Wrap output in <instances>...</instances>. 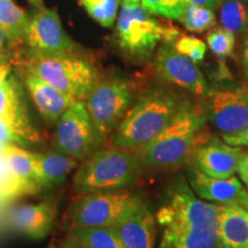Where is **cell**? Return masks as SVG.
<instances>
[{
	"label": "cell",
	"mask_w": 248,
	"mask_h": 248,
	"mask_svg": "<svg viewBox=\"0 0 248 248\" xmlns=\"http://www.w3.org/2000/svg\"><path fill=\"white\" fill-rule=\"evenodd\" d=\"M219 23L223 29L234 35H243L248 31L247 0H219Z\"/></svg>",
	"instance_id": "obj_23"
},
{
	"label": "cell",
	"mask_w": 248,
	"mask_h": 248,
	"mask_svg": "<svg viewBox=\"0 0 248 248\" xmlns=\"http://www.w3.org/2000/svg\"><path fill=\"white\" fill-rule=\"evenodd\" d=\"M141 6L146 12L150 14H157V9H159L161 0H140Z\"/></svg>",
	"instance_id": "obj_36"
},
{
	"label": "cell",
	"mask_w": 248,
	"mask_h": 248,
	"mask_svg": "<svg viewBox=\"0 0 248 248\" xmlns=\"http://www.w3.org/2000/svg\"><path fill=\"white\" fill-rule=\"evenodd\" d=\"M84 101L100 146L111 137L132 106V85L119 76L100 78Z\"/></svg>",
	"instance_id": "obj_6"
},
{
	"label": "cell",
	"mask_w": 248,
	"mask_h": 248,
	"mask_svg": "<svg viewBox=\"0 0 248 248\" xmlns=\"http://www.w3.org/2000/svg\"><path fill=\"white\" fill-rule=\"evenodd\" d=\"M238 172H239V177L241 179V182L244 183V185L246 186L248 191V152H245L244 156L241 157Z\"/></svg>",
	"instance_id": "obj_32"
},
{
	"label": "cell",
	"mask_w": 248,
	"mask_h": 248,
	"mask_svg": "<svg viewBox=\"0 0 248 248\" xmlns=\"http://www.w3.org/2000/svg\"><path fill=\"white\" fill-rule=\"evenodd\" d=\"M55 150L77 161L89 157L99 147L85 101L77 100L55 124Z\"/></svg>",
	"instance_id": "obj_9"
},
{
	"label": "cell",
	"mask_w": 248,
	"mask_h": 248,
	"mask_svg": "<svg viewBox=\"0 0 248 248\" xmlns=\"http://www.w3.org/2000/svg\"><path fill=\"white\" fill-rule=\"evenodd\" d=\"M223 140L226 144L232 145V146L248 147V126L241 132L235 133V135H224L223 136Z\"/></svg>",
	"instance_id": "obj_31"
},
{
	"label": "cell",
	"mask_w": 248,
	"mask_h": 248,
	"mask_svg": "<svg viewBox=\"0 0 248 248\" xmlns=\"http://www.w3.org/2000/svg\"><path fill=\"white\" fill-rule=\"evenodd\" d=\"M5 60H4V55L1 54V52H0V63H1V62H4Z\"/></svg>",
	"instance_id": "obj_42"
},
{
	"label": "cell",
	"mask_w": 248,
	"mask_h": 248,
	"mask_svg": "<svg viewBox=\"0 0 248 248\" xmlns=\"http://www.w3.org/2000/svg\"><path fill=\"white\" fill-rule=\"evenodd\" d=\"M155 219L161 228L159 248H222L217 204L197 197L184 176L167 186Z\"/></svg>",
	"instance_id": "obj_1"
},
{
	"label": "cell",
	"mask_w": 248,
	"mask_h": 248,
	"mask_svg": "<svg viewBox=\"0 0 248 248\" xmlns=\"http://www.w3.org/2000/svg\"><path fill=\"white\" fill-rule=\"evenodd\" d=\"M9 144L26 148L32 142L18 126L0 117V146Z\"/></svg>",
	"instance_id": "obj_29"
},
{
	"label": "cell",
	"mask_w": 248,
	"mask_h": 248,
	"mask_svg": "<svg viewBox=\"0 0 248 248\" xmlns=\"http://www.w3.org/2000/svg\"><path fill=\"white\" fill-rule=\"evenodd\" d=\"M157 78L197 95L208 97V83L194 62L178 53L172 44L162 43L154 59Z\"/></svg>",
	"instance_id": "obj_10"
},
{
	"label": "cell",
	"mask_w": 248,
	"mask_h": 248,
	"mask_svg": "<svg viewBox=\"0 0 248 248\" xmlns=\"http://www.w3.org/2000/svg\"><path fill=\"white\" fill-rule=\"evenodd\" d=\"M22 68L76 100H85L100 79L97 67L79 54H43L28 49Z\"/></svg>",
	"instance_id": "obj_5"
},
{
	"label": "cell",
	"mask_w": 248,
	"mask_h": 248,
	"mask_svg": "<svg viewBox=\"0 0 248 248\" xmlns=\"http://www.w3.org/2000/svg\"><path fill=\"white\" fill-rule=\"evenodd\" d=\"M208 120L224 135H235L248 126V88L210 92Z\"/></svg>",
	"instance_id": "obj_12"
},
{
	"label": "cell",
	"mask_w": 248,
	"mask_h": 248,
	"mask_svg": "<svg viewBox=\"0 0 248 248\" xmlns=\"http://www.w3.org/2000/svg\"><path fill=\"white\" fill-rule=\"evenodd\" d=\"M60 248H88V247H86L83 243H80L78 239H76L74 235L68 233L66 239L63 240V243H62Z\"/></svg>",
	"instance_id": "obj_35"
},
{
	"label": "cell",
	"mask_w": 248,
	"mask_h": 248,
	"mask_svg": "<svg viewBox=\"0 0 248 248\" xmlns=\"http://www.w3.org/2000/svg\"><path fill=\"white\" fill-rule=\"evenodd\" d=\"M6 40H7V39H6V37H5V35H4V32H2V30L0 29V52L4 51Z\"/></svg>",
	"instance_id": "obj_39"
},
{
	"label": "cell",
	"mask_w": 248,
	"mask_h": 248,
	"mask_svg": "<svg viewBox=\"0 0 248 248\" xmlns=\"http://www.w3.org/2000/svg\"><path fill=\"white\" fill-rule=\"evenodd\" d=\"M245 151L224 140L210 137L195 147L187 164H192L210 177L229 178L238 172Z\"/></svg>",
	"instance_id": "obj_13"
},
{
	"label": "cell",
	"mask_w": 248,
	"mask_h": 248,
	"mask_svg": "<svg viewBox=\"0 0 248 248\" xmlns=\"http://www.w3.org/2000/svg\"><path fill=\"white\" fill-rule=\"evenodd\" d=\"M9 221L18 233L31 239H44L53 229L55 213L47 202L22 204L12 210Z\"/></svg>",
	"instance_id": "obj_18"
},
{
	"label": "cell",
	"mask_w": 248,
	"mask_h": 248,
	"mask_svg": "<svg viewBox=\"0 0 248 248\" xmlns=\"http://www.w3.org/2000/svg\"><path fill=\"white\" fill-rule=\"evenodd\" d=\"M185 178L197 197L216 204H238L247 191L235 175L229 178L210 177L192 164H187Z\"/></svg>",
	"instance_id": "obj_15"
},
{
	"label": "cell",
	"mask_w": 248,
	"mask_h": 248,
	"mask_svg": "<svg viewBox=\"0 0 248 248\" xmlns=\"http://www.w3.org/2000/svg\"><path fill=\"white\" fill-rule=\"evenodd\" d=\"M35 157L38 163L39 190H49L63 184L70 172L78 167V161L58 151L35 153Z\"/></svg>",
	"instance_id": "obj_21"
},
{
	"label": "cell",
	"mask_w": 248,
	"mask_h": 248,
	"mask_svg": "<svg viewBox=\"0 0 248 248\" xmlns=\"http://www.w3.org/2000/svg\"><path fill=\"white\" fill-rule=\"evenodd\" d=\"M24 42L29 49L38 53L79 54V47L63 29L55 9L38 8L30 18Z\"/></svg>",
	"instance_id": "obj_11"
},
{
	"label": "cell",
	"mask_w": 248,
	"mask_h": 248,
	"mask_svg": "<svg viewBox=\"0 0 248 248\" xmlns=\"http://www.w3.org/2000/svg\"><path fill=\"white\" fill-rule=\"evenodd\" d=\"M69 233L88 248H124L110 226H70Z\"/></svg>",
	"instance_id": "obj_24"
},
{
	"label": "cell",
	"mask_w": 248,
	"mask_h": 248,
	"mask_svg": "<svg viewBox=\"0 0 248 248\" xmlns=\"http://www.w3.org/2000/svg\"><path fill=\"white\" fill-rule=\"evenodd\" d=\"M0 117L18 126L32 144L42 141L28 114L23 82L14 73L0 85Z\"/></svg>",
	"instance_id": "obj_17"
},
{
	"label": "cell",
	"mask_w": 248,
	"mask_h": 248,
	"mask_svg": "<svg viewBox=\"0 0 248 248\" xmlns=\"http://www.w3.org/2000/svg\"><path fill=\"white\" fill-rule=\"evenodd\" d=\"M239 206L243 207V208H245L248 212V191L245 192V194L241 197V199L239 201Z\"/></svg>",
	"instance_id": "obj_38"
},
{
	"label": "cell",
	"mask_w": 248,
	"mask_h": 248,
	"mask_svg": "<svg viewBox=\"0 0 248 248\" xmlns=\"http://www.w3.org/2000/svg\"><path fill=\"white\" fill-rule=\"evenodd\" d=\"M22 82L40 116L48 125H55L62 114L77 101L24 68H22Z\"/></svg>",
	"instance_id": "obj_16"
},
{
	"label": "cell",
	"mask_w": 248,
	"mask_h": 248,
	"mask_svg": "<svg viewBox=\"0 0 248 248\" xmlns=\"http://www.w3.org/2000/svg\"><path fill=\"white\" fill-rule=\"evenodd\" d=\"M247 1H248V0H247Z\"/></svg>",
	"instance_id": "obj_44"
},
{
	"label": "cell",
	"mask_w": 248,
	"mask_h": 248,
	"mask_svg": "<svg viewBox=\"0 0 248 248\" xmlns=\"http://www.w3.org/2000/svg\"><path fill=\"white\" fill-rule=\"evenodd\" d=\"M207 102L186 99L168 128L136 152L142 168L170 170L187 163L198 145L207 140Z\"/></svg>",
	"instance_id": "obj_2"
},
{
	"label": "cell",
	"mask_w": 248,
	"mask_h": 248,
	"mask_svg": "<svg viewBox=\"0 0 248 248\" xmlns=\"http://www.w3.org/2000/svg\"><path fill=\"white\" fill-rule=\"evenodd\" d=\"M124 4H139L140 0H122Z\"/></svg>",
	"instance_id": "obj_41"
},
{
	"label": "cell",
	"mask_w": 248,
	"mask_h": 248,
	"mask_svg": "<svg viewBox=\"0 0 248 248\" xmlns=\"http://www.w3.org/2000/svg\"><path fill=\"white\" fill-rule=\"evenodd\" d=\"M29 1L32 4L33 6H36V7H43V0H29Z\"/></svg>",
	"instance_id": "obj_40"
},
{
	"label": "cell",
	"mask_w": 248,
	"mask_h": 248,
	"mask_svg": "<svg viewBox=\"0 0 248 248\" xmlns=\"http://www.w3.org/2000/svg\"><path fill=\"white\" fill-rule=\"evenodd\" d=\"M186 99L171 90H148L132 104L110 137L114 147L137 152L164 131Z\"/></svg>",
	"instance_id": "obj_3"
},
{
	"label": "cell",
	"mask_w": 248,
	"mask_h": 248,
	"mask_svg": "<svg viewBox=\"0 0 248 248\" xmlns=\"http://www.w3.org/2000/svg\"><path fill=\"white\" fill-rule=\"evenodd\" d=\"M241 67H243L244 75L248 82V31L245 36L243 49H241Z\"/></svg>",
	"instance_id": "obj_33"
},
{
	"label": "cell",
	"mask_w": 248,
	"mask_h": 248,
	"mask_svg": "<svg viewBox=\"0 0 248 248\" xmlns=\"http://www.w3.org/2000/svg\"><path fill=\"white\" fill-rule=\"evenodd\" d=\"M141 199L126 188L82 194L68 213L70 226H109Z\"/></svg>",
	"instance_id": "obj_7"
},
{
	"label": "cell",
	"mask_w": 248,
	"mask_h": 248,
	"mask_svg": "<svg viewBox=\"0 0 248 248\" xmlns=\"http://www.w3.org/2000/svg\"><path fill=\"white\" fill-rule=\"evenodd\" d=\"M88 14L95 22L105 28H110L116 20L117 0H78Z\"/></svg>",
	"instance_id": "obj_25"
},
{
	"label": "cell",
	"mask_w": 248,
	"mask_h": 248,
	"mask_svg": "<svg viewBox=\"0 0 248 248\" xmlns=\"http://www.w3.org/2000/svg\"><path fill=\"white\" fill-rule=\"evenodd\" d=\"M12 74V66L8 62H1L0 63V85L5 82L6 78Z\"/></svg>",
	"instance_id": "obj_37"
},
{
	"label": "cell",
	"mask_w": 248,
	"mask_h": 248,
	"mask_svg": "<svg viewBox=\"0 0 248 248\" xmlns=\"http://www.w3.org/2000/svg\"><path fill=\"white\" fill-rule=\"evenodd\" d=\"M119 47L130 58L151 57L161 42V23L139 4H124L116 26Z\"/></svg>",
	"instance_id": "obj_8"
},
{
	"label": "cell",
	"mask_w": 248,
	"mask_h": 248,
	"mask_svg": "<svg viewBox=\"0 0 248 248\" xmlns=\"http://www.w3.org/2000/svg\"><path fill=\"white\" fill-rule=\"evenodd\" d=\"M187 5V0H161L156 15L168 20L179 21Z\"/></svg>",
	"instance_id": "obj_30"
},
{
	"label": "cell",
	"mask_w": 248,
	"mask_h": 248,
	"mask_svg": "<svg viewBox=\"0 0 248 248\" xmlns=\"http://www.w3.org/2000/svg\"><path fill=\"white\" fill-rule=\"evenodd\" d=\"M222 248H248V212L239 204H217Z\"/></svg>",
	"instance_id": "obj_19"
},
{
	"label": "cell",
	"mask_w": 248,
	"mask_h": 248,
	"mask_svg": "<svg viewBox=\"0 0 248 248\" xmlns=\"http://www.w3.org/2000/svg\"><path fill=\"white\" fill-rule=\"evenodd\" d=\"M47 248H60V247H58V246H57V245L52 244V245H49V246H48Z\"/></svg>",
	"instance_id": "obj_43"
},
{
	"label": "cell",
	"mask_w": 248,
	"mask_h": 248,
	"mask_svg": "<svg viewBox=\"0 0 248 248\" xmlns=\"http://www.w3.org/2000/svg\"><path fill=\"white\" fill-rule=\"evenodd\" d=\"M0 153L7 163L18 188L35 191L38 188V163L35 153L17 145H2Z\"/></svg>",
	"instance_id": "obj_20"
},
{
	"label": "cell",
	"mask_w": 248,
	"mask_h": 248,
	"mask_svg": "<svg viewBox=\"0 0 248 248\" xmlns=\"http://www.w3.org/2000/svg\"><path fill=\"white\" fill-rule=\"evenodd\" d=\"M215 13L212 9L188 4L181 21L188 31L203 32L215 26Z\"/></svg>",
	"instance_id": "obj_26"
},
{
	"label": "cell",
	"mask_w": 248,
	"mask_h": 248,
	"mask_svg": "<svg viewBox=\"0 0 248 248\" xmlns=\"http://www.w3.org/2000/svg\"><path fill=\"white\" fill-rule=\"evenodd\" d=\"M207 44L216 57L226 58L233 52L235 35L223 28H214L207 35Z\"/></svg>",
	"instance_id": "obj_27"
},
{
	"label": "cell",
	"mask_w": 248,
	"mask_h": 248,
	"mask_svg": "<svg viewBox=\"0 0 248 248\" xmlns=\"http://www.w3.org/2000/svg\"><path fill=\"white\" fill-rule=\"evenodd\" d=\"M173 47L176 48L178 53L190 59L195 64L202 62L204 57H206V44L201 39L193 36L181 35V37L173 44Z\"/></svg>",
	"instance_id": "obj_28"
},
{
	"label": "cell",
	"mask_w": 248,
	"mask_h": 248,
	"mask_svg": "<svg viewBox=\"0 0 248 248\" xmlns=\"http://www.w3.org/2000/svg\"><path fill=\"white\" fill-rule=\"evenodd\" d=\"M218 1L219 0H187L188 4L200 6V7L209 8L212 11H216L218 8Z\"/></svg>",
	"instance_id": "obj_34"
},
{
	"label": "cell",
	"mask_w": 248,
	"mask_h": 248,
	"mask_svg": "<svg viewBox=\"0 0 248 248\" xmlns=\"http://www.w3.org/2000/svg\"><path fill=\"white\" fill-rule=\"evenodd\" d=\"M30 17L14 0H0V29L11 44H18L26 38Z\"/></svg>",
	"instance_id": "obj_22"
},
{
	"label": "cell",
	"mask_w": 248,
	"mask_h": 248,
	"mask_svg": "<svg viewBox=\"0 0 248 248\" xmlns=\"http://www.w3.org/2000/svg\"><path fill=\"white\" fill-rule=\"evenodd\" d=\"M142 166L136 152L110 146L94 151L83 160L73 178L76 194L119 190L141 176Z\"/></svg>",
	"instance_id": "obj_4"
},
{
	"label": "cell",
	"mask_w": 248,
	"mask_h": 248,
	"mask_svg": "<svg viewBox=\"0 0 248 248\" xmlns=\"http://www.w3.org/2000/svg\"><path fill=\"white\" fill-rule=\"evenodd\" d=\"M155 225V215L141 199L109 226L124 248H154Z\"/></svg>",
	"instance_id": "obj_14"
}]
</instances>
